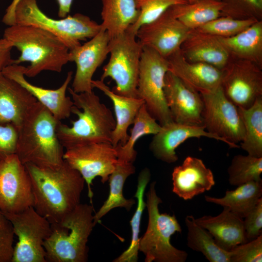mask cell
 <instances>
[{
	"label": "cell",
	"mask_w": 262,
	"mask_h": 262,
	"mask_svg": "<svg viewBox=\"0 0 262 262\" xmlns=\"http://www.w3.org/2000/svg\"><path fill=\"white\" fill-rule=\"evenodd\" d=\"M20 52L13 64L28 62L25 76L34 77L43 71L60 73L69 62L68 47L57 36L42 28L14 24L7 27L3 37Z\"/></svg>",
	"instance_id": "obj_3"
},
{
	"label": "cell",
	"mask_w": 262,
	"mask_h": 262,
	"mask_svg": "<svg viewBox=\"0 0 262 262\" xmlns=\"http://www.w3.org/2000/svg\"><path fill=\"white\" fill-rule=\"evenodd\" d=\"M16 24L37 27L54 34L69 49L91 39L101 29L100 24L80 13L60 19L49 17L39 8L36 0H19L15 10Z\"/></svg>",
	"instance_id": "obj_7"
},
{
	"label": "cell",
	"mask_w": 262,
	"mask_h": 262,
	"mask_svg": "<svg viewBox=\"0 0 262 262\" xmlns=\"http://www.w3.org/2000/svg\"><path fill=\"white\" fill-rule=\"evenodd\" d=\"M195 221L207 230L216 244L227 251L247 242L243 218L227 207H223L217 216L204 215L195 218Z\"/></svg>",
	"instance_id": "obj_24"
},
{
	"label": "cell",
	"mask_w": 262,
	"mask_h": 262,
	"mask_svg": "<svg viewBox=\"0 0 262 262\" xmlns=\"http://www.w3.org/2000/svg\"><path fill=\"white\" fill-rule=\"evenodd\" d=\"M25 69L26 67L23 66L13 64L4 68L1 73L27 89L58 120L61 121L68 118L74 103L72 98L66 96V92L72 79L73 72H67L64 82L58 88L49 89L29 82L25 78Z\"/></svg>",
	"instance_id": "obj_18"
},
{
	"label": "cell",
	"mask_w": 262,
	"mask_h": 262,
	"mask_svg": "<svg viewBox=\"0 0 262 262\" xmlns=\"http://www.w3.org/2000/svg\"><path fill=\"white\" fill-rule=\"evenodd\" d=\"M188 3H191L193 2H194L197 0H187Z\"/></svg>",
	"instance_id": "obj_46"
},
{
	"label": "cell",
	"mask_w": 262,
	"mask_h": 262,
	"mask_svg": "<svg viewBox=\"0 0 262 262\" xmlns=\"http://www.w3.org/2000/svg\"><path fill=\"white\" fill-rule=\"evenodd\" d=\"M203 99V126L209 132L221 138L230 148L244 137V126L238 107L224 94L221 85L215 90L200 94Z\"/></svg>",
	"instance_id": "obj_11"
},
{
	"label": "cell",
	"mask_w": 262,
	"mask_h": 262,
	"mask_svg": "<svg viewBox=\"0 0 262 262\" xmlns=\"http://www.w3.org/2000/svg\"><path fill=\"white\" fill-rule=\"evenodd\" d=\"M25 165L32 183L33 207L50 223L57 221L81 203L85 180L66 161L53 168Z\"/></svg>",
	"instance_id": "obj_1"
},
{
	"label": "cell",
	"mask_w": 262,
	"mask_h": 262,
	"mask_svg": "<svg viewBox=\"0 0 262 262\" xmlns=\"http://www.w3.org/2000/svg\"><path fill=\"white\" fill-rule=\"evenodd\" d=\"M190 30L169 8L155 20L141 26L136 37L143 47L151 48L166 58L180 49Z\"/></svg>",
	"instance_id": "obj_15"
},
{
	"label": "cell",
	"mask_w": 262,
	"mask_h": 262,
	"mask_svg": "<svg viewBox=\"0 0 262 262\" xmlns=\"http://www.w3.org/2000/svg\"><path fill=\"white\" fill-rule=\"evenodd\" d=\"M12 44L6 39L0 38V73L4 68L13 64L14 59L11 57Z\"/></svg>",
	"instance_id": "obj_43"
},
{
	"label": "cell",
	"mask_w": 262,
	"mask_h": 262,
	"mask_svg": "<svg viewBox=\"0 0 262 262\" xmlns=\"http://www.w3.org/2000/svg\"><path fill=\"white\" fill-rule=\"evenodd\" d=\"M185 223L187 245L190 248L201 253L210 262H230L229 251L221 248L210 233L196 222L193 215H187Z\"/></svg>",
	"instance_id": "obj_31"
},
{
	"label": "cell",
	"mask_w": 262,
	"mask_h": 262,
	"mask_svg": "<svg viewBox=\"0 0 262 262\" xmlns=\"http://www.w3.org/2000/svg\"><path fill=\"white\" fill-rule=\"evenodd\" d=\"M150 177V171L147 167L142 169L139 174L137 190L134 195V197L137 199V205L135 212L130 221L131 229V244L128 248L113 262H136L138 261L141 219L143 212L146 207L144 200V193Z\"/></svg>",
	"instance_id": "obj_34"
},
{
	"label": "cell",
	"mask_w": 262,
	"mask_h": 262,
	"mask_svg": "<svg viewBox=\"0 0 262 262\" xmlns=\"http://www.w3.org/2000/svg\"><path fill=\"white\" fill-rule=\"evenodd\" d=\"M33 203L32 181L25 165L16 154L0 160V211L18 213Z\"/></svg>",
	"instance_id": "obj_14"
},
{
	"label": "cell",
	"mask_w": 262,
	"mask_h": 262,
	"mask_svg": "<svg viewBox=\"0 0 262 262\" xmlns=\"http://www.w3.org/2000/svg\"><path fill=\"white\" fill-rule=\"evenodd\" d=\"M208 137L222 141L215 135L207 131L203 126H195L174 121L162 126L161 130L154 134L149 146L150 151L157 159L168 164L177 162L176 148L191 138Z\"/></svg>",
	"instance_id": "obj_20"
},
{
	"label": "cell",
	"mask_w": 262,
	"mask_h": 262,
	"mask_svg": "<svg viewBox=\"0 0 262 262\" xmlns=\"http://www.w3.org/2000/svg\"><path fill=\"white\" fill-rule=\"evenodd\" d=\"M229 251L230 262H262V234L248 243L235 246Z\"/></svg>",
	"instance_id": "obj_39"
},
{
	"label": "cell",
	"mask_w": 262,
	"mask_h": 262,
	"mask_svg": "<svg viewBox=\"0 0 262 262\" xmlns=\"http://www.w3.org/2000/svg\"><path fill=\"white\" fill-rule=\"evenodd\" d=\"M74 106L71 113L78 119L71 126L60 121L57 133L60 143L66 149L91 143H111L115 119L111 110L102 103L93 91L76 93L68 87Z\"/></svg>",
	"instance_id": "obj_4"
},
{
	"label": "cell",
	"mask_w": 262,
	"mask_h": 262,
	"mask_svg": "<svg viewBox=\"0 0 262 262\" xmlns=\"http://www.w3.org/2000/svg\"><path fill=\"white\" fill-rule=\"evenodd\" d=\"M64 159L84 179L88 187V196L91 199L93 180L99 177L102 183L108 181L117 162V155L115 147L111 143H97L66 149Z\"/></svg>",
	"instance_id": "obj_12"
},
{
	"label": "cell",
	"mask_w": 262,
	"mask_h": 262,
	"mask_svg": "<svg viewBox=\"0 0 262 262\" xmlns=\"http://www.w3.org/2000/svg\"><path fill=\"white\" fill-rule=\"evenodd\" d=\"M168 71V64L166 58L151 48L143 47L137 96L144 101L148 112L161 126L173 121L164 90V77Z\"/></svg>",
	"instance_id": "obj_9"
},
{
	"label": "cell",
	"mask_w": 262,
	"mask_h": 262,
	"mask_svg": "<svg viewBox=\"0 0 262 262\" xmlns=\"http://www.w3.org/2000/svg\"><path fill=\"white\" fill-rule=\"evenodd\" d=\"M221 70L223 92L238 108H248L262 97V67L251 61L230 58Z\"/></svg>",
	"instance_id": "obj_13"
},
{
	"label": "cell",
	"mask_w": 262,
	"mask_h": 262,
	"mask_svg": "<svg viewBox=\"0 0 262 262\" xmlns=\"http://www.w3.org/2000/svg\"><path fill=\"white\" fill-rule=\"evenodd\" d=\"M244 218V226L247 239H253L262 234V197Z\"/></svg>",
	"instance_id": "obj_42"
},
{
	"label": "cell",
	"mask_w": 262,
	"mask_h": 262,
	"mask_svg": "<svg viewBox=\"0 0 262 262\" xmlns=\"http://www.w3.org/2000/svg\"><path fill=\"white\" fill-rule=\"evenodd\" d=\"M166 59L168 71L200 94L213 91L221 85V70L209 64L189 61L180 49Z\"/></svg>",
	"instance_id": "obj_19"
},
{
	"label": "cell",
	"mask_w": 262,
	"mask_h": 262,
	"mask_svg": "<svg viewBox=\"0 0 262 262\" xmlns=\"http://www.w3.org/2000/svg\"><path fill=\"white\" fill-rule=\"evenodd\" d=\"M93 88H97L110 98L113 103L115 115V127L111 136V144L114 147L123 145L129 135L128 129L133 124L140 109L145 103L139 98H131L118 95L113 91L101 80H92Z\"/></svg>",
	"instance_id": "obj_25"
},
{
	"label": "cell",
	"mask_w": 262,
	"mask_h": 262,
	"mask_svg": "<svg viewBox=\"0 0 262 262\" xmlns=\"http://www.w3.org/2000/svg\"><path fill=\"white\" fill-rule=\"evenodd\" d=\"M146 202L148 215L146 232L140 238L139 251L145 255V262H185L188 253L174 246L171 236L181 228L175 214L159 212V205L162 200L156 190V182L153 181L147 193Z\"/></svg>",
	"instance_id": "obj_6"
},
{
	"label": "cell",
	"mask_w": 262,
	"mask_h": 262,
	"mask_svg": "<svg viewBox=\"0 0 262 262\" xmlns=\"http://www.w3.org/2000/svg\"><path fill=\"white\" fill-rule=\"evenodd\" d=\"M37 101L21 85L0 73V124H12L19 129Z\"/></svg>",
	"instance_id": "obj_22"
},
{
	"label": "cell",
	"mask_w": 262,
	"mask_h": 262,
	"mask_svg": "<svg viewBox=\"0 0 262 262\" xmlns=\"http://www.w3.org/2000/svg\"><path fill=\"white\" fill-rule=\"evenodd\" d=\"M164 90L174 122L203 126L204 104L200 94L187 86L169 71L165 75Z\"/></svg>",
	"instance_id": "obj_17"
},
{
	"label": "cell",
	"mask_w": 262,
	"mask_h": 262,
	"mask_svg": "<svg viewBox=\"0 0 262 262\" xmlns=\"http://www.w3.org/2000/svg\"><path fill=\"white\" fill-rule=\"evenodd\" d=\"M60 121L37 101L18 129L16 154L24 164L56 167L64 162L57 129Z\"/></svg>",
	"instance_id": "obj_2"
},
{
	"label": "cell",
	"mask_w": 262,
	"mask_h": 262,
	"mask_svg": "<svg viewBox=\"0 0 262 262\" xmlns=\"http://www.w3.org/2000/svg\"><path fill=\"white\" fill-rule=\"evenodd\" d=\"M59 5L58 16L61 18H65L69 13L73 0H57Z\"/></svg>",
	"instance_id": "obj_45"
},
{
	"label": "cell",
	"mask_w": 262,
	"mask_h": 262,
	"mask_svg": "<svg viewBox=\"0 0 262 262\" xmlns=\"http://www.w3.org/2000/svg\"><path fill=\"white\" fill-rule=\"evenodd\" d=\"M101 28L110 39L122 33L137 21L139 12L135 0H101Z\"/></svg>",
	"instance_id": "obj_27"
},
{
	"label": "cell",
	"mask_w": 262,
	"mask_h": 262,
	"mask_svg": "<svg viewBox=\"0 0 262 262\" xmlns=\"http://www.w3.org/2000/svg\"><path fill=\"white\" fill-rule=\"evenodd\" d=\"M262 196V180L251 181L239 186L233 190H228L222 197L205 196V200L223 207L228 208L242 218L257 204Z\"/></svg>",
	"instance_id": "obj_29"
},
{
	"label": "cell",
	"mask_w": 262,
	"mask_h": 262,
	"mask_svg": "<svg viewBox=\"0 0 262 262\" xmlns=\"http://www.w3.org/2000/svg\"><path fill=\"white\" fill-rule=\"evenodd\" d=\"M224 4L221 16L262 20V0H220Z\"/></svg>",
	"instance_id": "obj_38"
},
{
	"label": "cell",
	"mask_w": 262,
	"mask_h": 262,
	"mask_svg": "<svg viewBox=\"0 0 262 262\" xmlns=\"http://www.w3.org/2000/svg\"><path fill=\"white\" fill-rule=\"evenodd\" d=\"M229 183L233 186L262 181V157L247 154L235 155L227 170Z\"/></svg>",
	"instance_id": "obj_35"
},
{
	"label": "cell",
	"mask_w": 262,
	"mask_h": 262,
	"mask_svg": "<svg viewBox=\"0 0 262 262\" xmlns=\"http://www.w3.org/2000/svg\"><path fill=\"white\" fill-rule=\"evenodd\" d=\"M132 125L127 142L115 147L118 160L133 163L137 156L134 146L137 140L143 136L156 134L161 130L162 126L151 115L144 103L138 111Z\"/></svg>",
	"instance_id": "obj_33"
},
{
	"label": "cell",
	"mask_w": 262,
	"mask_h": 262,
	"mask_svg": "<svg viewBox=\"0 0 262 262\" xmlns=\"http://www.w3.org/2000/svg\"><path fill=\"white\" fill-rule=\"evenodd\" d=\"M172 192L187 200L210 191L215 185L213 174L199 158L187 156L172 173Z\"/></svg>",
	"instance_id": "obj_21"
},
{
	"label": "cell",
	"mask_w": 262,
	"mask_h": 262,
	"mask_svg": "<svg viewBox=\"0 0 262 262\" xmlns=\"http://www.w3.org/2000/svg\"><path fill=\"white\" fill-rule=\"evenodd\" d=\"M133 163L118 160L109 179L110 192L107 199L94 215V223L96 225L103 216L115 208H124L129 211L135 204L133 198L127 199L123 194L126 179L135 172Z\"/></svg>",
	"instance_id": "obj_28"
},
{
	"label": "cell",
	"mask_w": 262,
	"mask_h": 262,
	"mask_svg": "<svg viewBox=\"0 0 262 262\" xmlns=\"http://www.w3.org/2000/svg\"><path fill=\"white\" fill-rule=\"evenodd\" d=\"M92 205L80 203L57 221L44 246L47 262H86L88 238L95 226Z\"/></svg>",
	"instance_id": "obj_5"
},
{
	"label": "cell",
	"mask_w": 262,
	"mask_h": 262,
	"mask_svg": "<svg viewBox=\"0 0 262 262\" xmlns=\"http://www.w3.org/2000/svg\"><path fill=\"white\" fill-rule=\"evenodd\" d=\"M180 50L189 61L209 64L220 70L230 58L219 37L197 30H190Z\"/></svg>",
	"instance_id": "obj_23"
},
{
	"label": "cell",
	"mask_w": 262,
	"mask_h": 262,
	"mask_svg": "<svg viewBox=\"0 0 262 262\" xmlns=\"http://www.w3.org/2000/svg\"><path fill=\"white\" fill-rule=\"evenodd\" d=\"M139 14L135 23L129 27L136 34L143 25L158 18L171 6L188 3L187 0H135Z\"/></svg>",
	"instance_id": "obj_36"
},
{
	"label": "cell",
	"mask_w": 262,
	"mask_h": 262,
	"mask_svg": "<svg viewBox=\"0 0 262 262\" xmlns=\"http://www.w3.org/2000/svg\"><path fill=\"white\" fill-rule=\"evenodd\" d=\"M18 129L12 124H0V160L16 154Z\"/></svg>",
	"instance_id": "obj_41"
},
{
	"label": "cell",
	"mask_w": 262,
	"mask_h": 262,
	"mask_svg": "<svg viewBox=\"0 0 262 262\" xmlns=\"http://www.w3.org/2000/svg\"><path fill=\"white\" fill-rule=\"evenodd\" d=\"M257 21L220 16L196 30L216 36L226 38L238 34Z\"/></svg>",
	"instance_id": "obj_37"
},
{
	"label": "cell",
	"mask_w": 262,
	"mask_h": 262,
	"mask_svg": "<svg viewBox=\"0 0 262 262\" xmlns=\"http://www.w3.org/2000/svg\"><path fill=\"white\" fill-rule=\"evenodd\" d=\"M14 237L11 223L0 211V262H12Z\"/></svg>",
	"instance_id": "obj_40"
},
{
	"label": "cell",
	"mask_w": 262,
	"mask_h": 262,
	"mask_svg": "<svg viewBox=\"0 0 262 262\" xmlns=\"http://www.w3.org/2000/svg\"><path fill=\"white\" fill-rule=\"evenodd\" d=\"M224 4L221 0H197L169 8L172 15L189 30H196L221 16Z\"/></svg>",
	"instance_id": "obj_30"
},
{
	"label": "cell",
	"mask_w": 262,
	"mask_h": 262,
	"mask_svg": "<svg viewBox=\"0 0 262 262\" xmlns=\"http://www.w3.org/2000/svg\"><path fill=\"white\" fill-rule=\"evenodd\" d=\"M3 213L18 238L12 262H47L44 245L51 232L48 220L33 207L18 213Z\"/></svg>",
	"instance_id": "obj_10"
},
{
	"label": "cell",
	"mask_w": 262,
	"mask_h": 262,
	"mask_svg": "<svg viewBox=\"0 0 262 262\" xmlns=\"http://www.w3.org/2000/svg\"><path fill=\"white\" fill-rule=\"evenodd\" d=\"M110 39L108 33L101 28L89 41L69 50V62L76 66L71 88L75 92L93 91V76L109 54Z\"/></svg>",
	"instance_id": "obj_16"
},
{
	"label": "cell",
	"mask_w": 262,
	"mask_h": 262,
	"mask_svg": "<svg viewBox=\"0 0 262 262\" xmlns=\"http://www.w3.org/2000/svg\"><path fill=\"white\" fill-rule=\"evenodd\" d=\"M19 0H13L11 4L6 9L5 13L3 16L2 22L8 26L16 24L15 10Z\"/></svg>",
	"instance_id": "obj_44"
},
{
	"label": "cell",
	"mask_w": 262,
	"mask_h": 262,
	"mask_svg": "<svg viewBox=\"0 0 262 262\" xmlns=\"http://www.w3.org/2000/svg\"><path fill=\"white\" fill-rule=\"evenodd\" d=\"M238 108L245 131L240 147L248 155L262 157V97L248 108Z\"/></svg>",
	"instance_id": "obj_32"
},
{
	"label": "cell",
	"mask_w": 262,
	"mask_h": 262,
	"mask_svg": "<svg viewBox=\"0 0 262 262\" xmlns=\"http://www.w3.org/2000/svg\"><path fill=\"white\" fill-rule=\"evenodd\" d=\"M219 38L230 58L251 61L262 67V20L234 36Z\"/></svg>",
	"instance_id": "obj_26"
},
{
	"label": "cell",
	"mask_w": 262,
	"mask_h": 262,
	"mask_svg": "<svg viewBox=\"0 0 262 262\" xmlns=\"http://www.w3.org/2000/svg\"><path fill=\"white\" fill-rule=\"evenodd\" d=\"M143 47L136 33L128 28L110 39V58L103 68L100 80L111 78L115 83L112 89L116 94L138 98L137 87Z\"/></svg>",
	"instance_id": "obj_8"
}]
</instances>
